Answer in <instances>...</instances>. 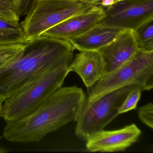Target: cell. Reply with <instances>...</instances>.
<instances>
[{"instance_id":"obj_3","label":"cell","mask_w":153,"mask_h":153,"mask_svg":"<svg viewBox=\"0 0 153 153\" xmlns=\"http://www.w3.org/2000/svg\"><path fill=\"white\" fill-rule=\"evenodd\" d=\"M68 65H62L48 71L19 92L6 99L0 117L7 123L23 118L36 110L62 87L70 72Z\"/></svg>"},{"instance_id":"obj_21","label":"cell","mask_w":153,"mask_h":153,"mask_svg":"<svg viewBox=\"0 0 153 153\" xmlns=\"http://www.w3.org/2000/svg\"><path fill=\"white\" fill-rule=\"evenodd\" d=\"M6 99L4 97L0 95V116H1V110H2V105H3V103L4 102Z\"/></svg>"},{"instance_id":"obj_8","label":"cell","mask_w":153,"mask_h":153,"mask_svg":"<svg viewBox=\"0 0 153 153\" xmlns=\"http://www.w3.org/2000/svg\"><path fill=\"white\" fill-rule=\"evenodd\" d=\"M141 133L135 124L114 130H103L87 140L86 147L92 152L124 151L137 141Z\"/></svg>"},{"instance_id":"obj_1","label":"cell","mask_w":153,"mask_h":153,"mask_svg":"<svg viewBox=\"0 0 153 153\" xmlns=\"http://www.w3.org/2000/svg\"><path fill=\"white\" fill-rule=\"evenodd\" d=\"M87 97L76 85L60 88L26 116L7 123L3 135L11 142H38L50 132L76 122Z\"/></svg>"},{"instance_id":"obj_6","label":"cell","mask_w":153,"mask_h":153,"mask_svg":"<svg viewBox=\"0 0 153 153\" xmlns=\"http://www.w3.org/2000/svg\"><path fill=\"white\" fill-rule=\"evenodd\" d=\"M94 6L79 0H38L31 12L20 24L27 41L67 19L83 13Z\"/></svg>"},{"instance_id":"obj_13","label":"cell","mask_w":153,"mask_h":153,"mask_svg":"<svg viewBox=\"0 0 153 153\" xmlns=\"http://www.w3.org/2000/svg\"><path fill=\"white\" fill-rule=\"evenodd\" d=\"M27 41L18 22L0 18V43L25 44Z\"/></svg>"},{"instance_id":"obj_10","label":"cell","mask_w":153,"mask_h":153,"mask_svg":"<svg viewBox=\"0 0 153 153\" xmlns=\"http://www.w3.org/2000/svg\"><path fill=\"white\" fill-rule=\"evenodd\" d=\"M139 50L133 31L123 30L111 42L98 50L105 62L104 75L111 73L129 60Z\"/></svg>"},{"instance_id":"obj_12","label":"cell","mask_w":153,"mask_h":153,"mask_svg":"<svg viewBox=\"0 0 153 153\" xmlns=\"http://www.w3.org/2000/svg\"><path fill=\"white\" fill-rule=\"evenodd\" d=\"M123 30L99 24L81 35L67 41L79 51H98L111 42Z\"/></svg>"},{"instance_id":"obj_7","label":"cell","mask_w":153,"mask_h":153,"mask_svg":"<svg viewBox=\"0 0 153 153\" xmlns=\"http://www.w3.org/2000/svg\"><path fill=\"white\" fill-rule=\"evenodd\" d=\"M104 9L99 24L122 30L134 31L153 19V0H123Z\"/></svg>"},{"instance_id":"obj_11","label":"cell","mask_w":153,"mask_h":153,"mask_svg":"<svg viewBox=\"0 0 153 153\" xmlns=\"http://www.w3.org/2000/svg\"><path fill=\"white\" fill-rule=\"evenodd\" d=\"M105 67L104 60L99 51H81L73 58L68 69L77 73L89 88L102 76Z\"/></svg>"},{"instance_id":"obj_17","label":"cell","mask_w":153,"mask_h":153,"mask_svg":"<svg viewBox=\"0 0 153 153\" xmlns=\"http://www.w3.org/2000/svg\"><path fill=\"white\" fill-rule=\"evenodd\" d=\"M0 18L19 22L20 16L13 0H0Z\"/></svg>"},{"instance_id":"obj_20","label":"cell","mask_w":153,"mask_h":153,"mask_svg":"<svg viewBox=\"0 0 153 153\" xmlns=\"http://www.w3.org/2000/svg\"><path fill=\"white\" fill-rule=\"evenodd\" d=\"M122 1L123 0H86L81 2L93 6H100L105 9Z\"/></svg>"},{"instance_id":"obj_22","label":"cell","mask_w":153,"mask_h":153,"mask_svg":"<svg viewBox=\"0 0 153 153\" xmlns=\"http://www.w3.org/2000/svg\"><path fill=\"white\" fill-rule=\"evenodd\" d=\"M79 1H86V0H79Z\"/></svg>"},{"instance_id":"obj_14","label":"cell","mask_w":153,"mask_h":153,"mask_svg":"<svg viewBox=\"0 0 153 153\" xmlns=\"http://www.w3.org/2000/svg\"><path fill=\"white\" fill-rule=\"evenodd\" d=\"M133 33L140 49L153 51V19L143 24Z\"/></svg>"},{"instance_id":"obj_16","label":"cell","mask_w":153,"mask_h":153,"mask_svg":"<svg viewBox=\"0 0 153 153\" xmlns=\"http://www.w3.org/2000/svg\"><path fill=\"white\" fill-rule=\"evenodd\" d=\"M143 91L140 87L135 88L129 92L119 110V114L129 111L137 108V104Z\"/></svg>"},{"instance_id":"obj_5","label":"cell","mask_w":153,"mask_h":153,"mask_svg":"<svg viewBox=\"0 0 153 153\" xmlns=\"http://www.w3.org/2000/svg\"><path fill=\"white\" fill-rule=\"evenodd\" d=\"M137 84H130L106 93L94 101L86 102L75 129L76 136L86 140L104 128L119 115V110L129 92Z\"/></svg>"},{"instance_id":"obj_18","label":"cell","mask_w":153,"mask_h":153,"mask_svg":"<svg viewBox=\"0 0 153 153\" xmlns=\"http://www.w3.org/2000/svg\"><path fill=\"white\" fill-rule=\"evenodd\" d=\"M139 118L145 125L153 129V104L152 102L140 106L138 110Z\"/></svg>"},{"instance_id":"obj_9","label":"cell","mask_w":153,"mask_h":153,"mask_svg":"<svg viewBox=\"0 0 153 153\" xmlns=\"http://www.w3.org/2000/svg\"><path fill=\"white\" fill-rule=\"evenodd\" d=\"M105 16L104 8L94 6L85 12L67 19L46 30L41 36L67 41L85 33L99 24Z\"/></svg>"},{"instance_id":"obj_4","label":"cell","mask_w":153,"mask_h":153,"mask_svg":"<svg viewBox=\"0 0 153 153\" xmlns=\"http://www.w3.org/2000/svg\"><path fill=\"white\" fill-rule=\"evenodd\" d=\"M137 84L143 91L153 88V51L140 49L123 65L101 78L88 88V102H91L106 93L126 85Z\"/></svg>"},{"instance_id":"obj_19","label":"cell","mask_w":153,"mask_h":153,"mask_svg":"<svg viewBox=\"0 0 153 153\" xmlns=\"http://www.w3.org/2000/svg\"><path fill=\"white\" fill-rule=\"evenodd\" d=\"M21 16H27L33 10L38 0H13Z\"/></svg>"},{"instance_id":"obj_2","label":"cell","mask_w":153,"mask_h":153,"mask_svg":"<svg viewBox=\"0 0 153 153\" xmlns=\"http://www.w3.org/2000/svg\"><path fill=\"white\" fill-rule=\"evenodd\" d=\"M75 48L66 40L40 36L27 41L12 63L0 68V95H14L50 70L69 65Z\"/></svg>"},{"instance_id":"obj_15","label":"cell","mask_w":153,"mask_h":153,"mask_svg":"<svg viewBox=\"0 0 153 153\" xmlns=\"http://www.w3.org/2000/svg\"><path fill=\"white\" fill-rule=\"evenodd\" d=\"M25 44L0 43V68L12 63L23 52Z\"/></svg>"}]
</instances>
